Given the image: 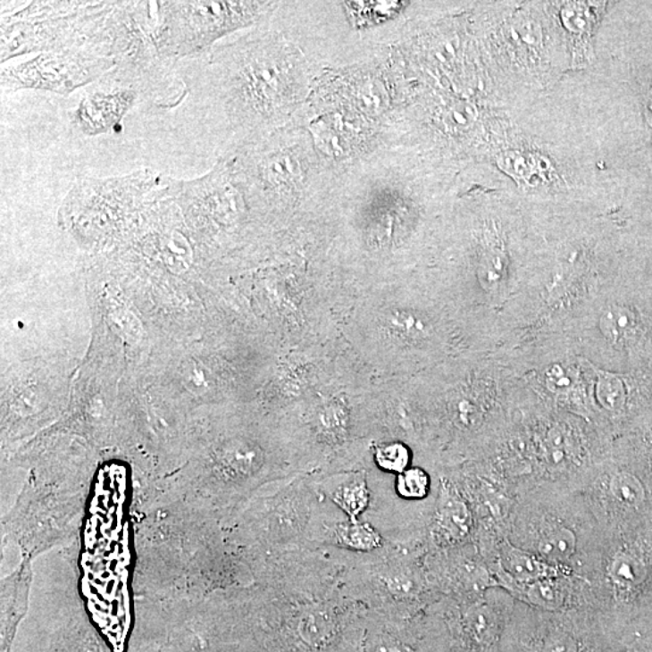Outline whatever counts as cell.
I'll list each match as a JSON object with an SVG mask.
<instances>
[{
	"label": "cell",
	"instance_id": "21",
	"mask_svg": "<svg viewBox=\"0 0 652 652\" xmlns=\"http://www.w3.org/2000/svg\"><path fill=\"white\" fill-rule=\"evenodd\" d=\"M463 626L466 633L477 643H485L492 636L494 620L486 606H472L463 615Z\"/></svg>",
	"mask_w": 652,
	"mask_h": 652
},
{
	"label": "cell",
	"instance_id": "10",
	"mask_svg": "<svg viewBox=\"0 0 652 652\" xmlns=\"http://www.w3.org/2000/svg\"><path fill=\"white\" fill-rule=\"evenodd\" d=\"M322 493L349 521L365 516L372 503L369 469L335 473H315Z\"/></svg>",
	"mask_w": 652,
	"mask_h": 652
},
{
	"label": "cell",
	"instance_id": "16",
	"mask_svg": "<svg viewBox=\"0 0 652 652\" xmlns=\"http://www.w3.org/2000/svg\"><path fill=\"white\" fill-rule=\"evenodd\" d=\"M600 330L614 345L628 342L636 335L637 317L632 311L623 306H612L600 318Z\"/></svg>",
	"mask_w": 652,
	"mask_h": 652
},
{
	"label": "cell",
	"instance_id": "5",
	"mask_svg": "<svg viewBox=\"0 0 652 652\" xmlns=\"http://www.w3.org/2000/svg\"><path fill=\"white\" fill-rule=\"evenodd\" d=\"M276 5L270 2H160L156 30L161 61L197 56L228 34L255 25Z\"/></svg>",
	"mask_w": 652,
	"mask_h": 652
},
{
	"label": "cell",
	"instance_id": "22",
	"mask_svg": "<svg viewBox=\"0 0 652 652\" xmlns=\"http://www.w3.org/2000/svg\"><path fill=\"white\" fill-rule=\"evenodd\" d=\"M185 386L197 396H205L215 388V380L211 370L197 360H188L183 366Z\"/></svg>",
	"mask_w": 652,
	"mask_h": 652
},
{
	"label": "cell",
	"instance_id": "24",
	"mask_svg": "<svg viewBox=\"0 0 652 652\" xmlns=\"http://www.w3.org/2000/svg\"><path fill=\"white\" fill-rule=\"evenodd\" d=\"M573 645L569 641H557L552 645L550 652H572Z\"/></svg>",
	"mask_w": 652,
	"mask_h": 652
},
{
	"label": "cell",
	"instance_id": "8",
	"mask_svg": "<svg viewBox=\"0 0 652 652\" xmlns=\"http://www.w3.org/2000/svg\"><path fill=\"white\" fill-rule=\"evenodd\" d=\"M410 208L396 191L360 205L353 216L355 241L370 260L386 263L396 256L410 231Z\"/></svg>",
	"mask_w": 652,
	"mask_h": 652
},
{
	"label": "cell",
	"instance_id": "4",
	"mask_svg": "<svg viewBox=\"0 0 652 652\" xmlns=\"http://www.w3.org/2000/svg\"><path fill=\"white\" fill-rule=\"evenodd\" d=\"M425 544H389L373 554H351L342 592L369 612L411 615L430 591L423 567Z\"/></svg>",
	"mask_w": 652,
	"mask_h": 652
},
{
	"label": "cell",
	"instance_id": "19",
	"mask_svg": "<svg viewBox=\"0 0 652 652\" xmlns=\"http://www.w3.org/2000/svg\"><path fill=\"white\" fill-rule=\"evenodd\" d=\"M614 499L628 507H638L645 502V489L638 477L630 472H619L609 485Z\"/></svg>",
	"mask_w": 652,
	"mask_h": 652
},
{
	"label": "cell",
	"instance_id": "13",
	"mask_svg": "<svg viewBox=\"0 0 652 652\" xmlns=\"http://www.w3.org/2000/svg\"><path fill=\"white\" fill-rule=\"evenodd\" d=\"M372 468L384 475L397 476L414 465L410 444L399 439L373 442L370 448Z\"/></svg>",
	"mask_w": 652,
	"mask_h": 652
},
{
	"label": "cell",
	"instance_id": "2",
	"mask_svg": "<svg viewBox=\"0 0 652 652\" xmlns=\"http://www.w3.org/2000/svg\"><path fill=\"white\" fill-rule=\"evenodd\" d=\"M211 63L219 97L233 123L257 130L277 118L286 103L288 77L276 44L245 38L213 51Z\"/></svg>",
	"mask_w": 652,
	"mask_h": 652
},
{
	"label": "cell",
	"instance_id": "23",
	"mask_svg": "<svg viewBox=\"0 0 652 652\" xmlns=\"http://www.w3.org/2000/svg\"><path fill=\"white\" fill-rule=\"evenodd\" d=\"M547 383L548 389L554 391V393H568L575 386L576 375L572 367L557 364V365L551 366L548 370Z\"/></svg>",
	"mask_w": 652,
	"mask_h": 652
},
{
	"label": "cell",
	"instance_id": "7",
	"mask_svg": "<svg viewBox=\"0 0 652 652\" xmlns=\"http://www.w3.org/2000/svg\"><path fill=\"white\" fill-rule=\"evenodd\" d=\"M149 79L114 70L106 73L70 112L71 125L81 135H108L121 127L123 118L147 90Z\"/></svg>",
	"mask_w": 652,
	"mask_h": 652
},
{
	"label": "cell",
	"instance_id": "11",
	"mask_svg": "<svg viewBox=\"0 0 652 652\" xmlns=\"http://www.w3.org/2000/svg\"><path fill=\"white\" fill-rule=\"evenodd\" d=\"M389 544L384 535L372 522L362 518L349 521L347 518L332 522L326 528L322 548H336L352 554H373Z\"/></svg>",
	"mask_w": 652,
	"mask_h": 652
},
{
	"label": "cell",
	"instance_id": "6",
	"mask_svg": "<svg viewBox=\"0 0 652 652\" xmlns=\"http://www.w3.org/2000/svg\"><path fill=\"white\" fill-rule=\"evenodd\" d=\"M115 67L113 58L91 51H50L3 67L2 91L34 90L68 96L99 80Z\"/></svg>",
	"mask_w": 652,
	"mask_h": 652
},
{
	"label": "cell",
	"instance_id": "12",
	"mask_svg": "<svg viewBox=\"0 0 652 652\" xmlns=\"http://www.w3.org/2000/svg\"><path fill=\"white\" fill-rule=\"evenodd\" d=\"M500 564L507 576L520 583L521 586L548 578V576L558 575L557 567L542 559L540 556L521 550L510 542L503 544L502 550H500Z\"/></svg>",
	"mask_w": 652,
	"mask_h": 652
},
{
	"label": "cell",
	"instance_id": "17",
	"mask_svg": "<svg viewBox=\"0 0 652 652\" xmlns=\"http://www.w3.org/2000/svg\"><path fill=\"white\" fill-rule=\"evenodd\" d=\"M607 575L619 589H630L644 581L647 568L638 556L623 551L613 558Z\"/></svg>",
	"mask_w": 652,
	"mask_h": 652
},
{
	"label": "cell",
	"instance_id": "20",
	"mask_svg": "<svg viewBox=\"0 0 652 652\" xmlns=\"http://www.w3.org/2000/svg\"><path fill=\"white\" fill-rule=\"evenodd\" d=\"M596 393L598 403L610 412L620 411L626 403V388L620 377L613 373H599Z\"/></svg>",
	"mask_w": 652,
	"mask_h": 652
},
{
	"label": "cell",
	"instance_id": "15",
	"mask_svg": "<svg viewBox=\"0 0 652 652\" xmlns=\"http://www.w3.org/2000/svg\"><path fill=\"white\" fill-rule=\"evenodd\" d=\"M523 587V597L531 606L547 610L561 609L567 598V589L557 576L537 580Z\"/></svg>",
	"mask_w": 652,
	"mask_h": 652
},
{
	"label": "cell",
	"instance_id": "18",
	"mask_svg": "<svg viewBox=\"0 0 652 652\" xmlns=\"http://www.w3.org/2000/svg\"><path fill=\"white\" fill-rule=\"evenodd\" d=\"M576 535L567 527H558L545 534L538 545V555L548 562H564L576 551Z\"/></svg>",
	"mask_w": 652,
	"mask_h": 652
},
{
	"label": "cell",
	"instance_id": "9",
	"mask_svg": "<svg viewBox=\"0 0 652 652\" xmlns=\"http://www.w3.org/2000/svg\"><path fill=\"white\" fill-rule=\"evenodd\" d=\"M473 528L472 507L451 482L439 489L429 535L439 547H455L469 538Z\"/></svg>",
	"mask_w": 652,
	"mask_h": 652
},
{
	"label": "cell",
	"instance_id": "1",
	"mask_svg": "<svg viewBox=\"0 0 652 652\" xmlns=\"http://www.w3.org/2000/svg\"><path fill=\"white\" fill-rule=\"evenodd\" d=\"M115 2H32L2 12V63L50 51L109 57L108 19Z\"/></svg>",
	"mask_w": 652,
	"mask_h": 652
},
{
	"label": "cell",
	"instance_id": "3",
	"mask_svg": "<svg viewBox=\"0 0 652 652\" xmlns=\"http://www.w3.org/2000/svg\"><path fill=\"white\" fill-rule=\"evenodd\" d=\"M315 473L297 477L263 494L243 539L253 555L322 548L326 528L345 518L322 493Z\"/></svg>",
	"mask_w": 652,
	"mask_h": 652
},
{
	"label": "cell",
	"instance_id": "14",
	"mask_svg": "<svg viewBox=\"0 0 652 652\" xmlns=\"http://www.w3.org/2000/svg\"><path fill=\"white\" fill-rule=\"evenodd\" d=\"M406 4L403 2H351L342 5L353 26L365 29L393 19Z\"/></svg>",
	"mask_w": 652,
	"mask_h": 652
}]
</instances>
